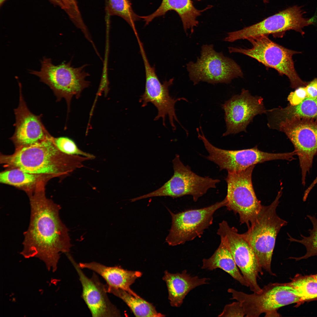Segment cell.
<instances>
[{"label":"cell","mask_w":317,"mask_h":317,"mask_svg":"<svg viewBox=\"0 0 317 317\" xmlns=\"http://www.w3.org/2000/svg\"><path fill=\"white\" fill-rule=\"evenodd\" d=\"M225 198L210 206L174 213L169 209L172 219L171 228L166 239L170 246L183 244L200 237L213 222V215L218 209L226 206Z\"/></svg>","instance_id":"obj_13"},{"label":"cell","mask_w":317,"mask_h":317,"mask_svg":"<svg viewBox=\"0 0 317 317\" xmlns=\"http://www.w3.org/2000/svg\"><path fill=\"white\" fill-rule=\"evenodd\" d=\"M314 276L317 279V274L315 276Z\"/></svg>","instance_id":"obj_38"},{"label":"cell","mask_w":317,"mask_h":317,"mask_svg":"<svg viewBox=\"0 0 317 317\" xmlns=\"http://www.w3.org/2000/svg\"><path fill=\"white\" fill-rule=\"evenodd\" d=\"M186 68L194 85L200 82L228 84L233 79L243 76L240 66L222 52L215 51L213 44L203 45L200 57L195 62L188 63Z\"/></svg>","instance_id":"obj_7"},{"label":"cell","mask_w":317,"mask_h":317,"mask_svg":"<svg viewBox=\"0 0 317 317\" xmlns=\"http://www.w3.org/2000/svg\"><path fill=\"white\" fill-rule=\"evenodd\" d=\"M281 191L270 205H262L255 220L251 224L247 231L243 234L262 268L273 276L275 274L272 271L271 264L276 237L281 229L287 224L276 213Z\"/></svg>","instance_id":"obj_3"},{"label":"cell","mask_w":317,"mask_h":317,"mask_svg":"<svg viewBox=\"0 0 317 317\" xmlns=\"http://www.w3.org/2000/svg\"><path fill=\"white\" fill-rule=\"evenodd\" d=\"M6 0H0V5H1Z\"/></svg>","instance_id":"obj_36"},{"label":"cell","mask_w":317,"mask_h":317,"mask_svg":"<svg viewBox=\"0 0 317 317\" xmlns=\"http://www.w3.org/2000/svg\"><path fill=\"white\" fill-rule=\"evenodd\" d=\"M63 9L68 15L75 14L80 11L76 0H61Z\"/></svg>","instance_id":"obj_32"},{"label":"cell","mask_w":317,"mask_h":317,"mask_svg":"<svg viewBox=\"0 0 317 317\" xmlns=\"http://www.w3.org/2000/svg\"><path fill=\"white\" fill-rule=\"evenodd\" d=\"M279 316V314L278 313L277 311H270L265 313V316Z\"/></svg>","instance_id":"obj_33"},{"label":"cell","mask_w":317,"mask_h":317,"mask_svg":"<svg viewBox=\"0 0 317 317\" xmlns=\"http://www.w3.org/2000/svg\"><path fill=\"white\" fill-rule=\"evenodd\" d=\"M203 269L213 270L222 269L243 286L248 287L242 274L240 272L231 253L224 242L220 239V245L209 258L202 260Z\"/></svg>","instance_id":"obj_23"},{"label":"cell","mask_w":317,"mask_h":317,"mask_svg":"<svg viewBox=\"0 0 317 317\" xmlns=\"http://www.w3.org/2000/svg\"><path fill=\"white\" fill-rule=\"evenodd\" d=\"M211 7L209 6L202 10L196 9L192 0H162L157 9L152 14L141 16L146 25H148L154 18L164 15L168 11H176L180 17L185 32L188 30L192 33L194 28L198 24L197 18L202 12Z\"/></svg>","instance_id":"obj_19"},{"label":"cell","mask_w":317,"mask_h":317,"mask_svg":"<svg viewBox=\"0 0 317 317\" xmlns=\"http://www.w3.org/2000/svg\"><path fill=\"white\" fill-rule=\"evenodd\" d=\"M306 13L303 6L295 5L257 23L228 33L224 40L232 42L239 39H247L250 37L270 34L275 37H281L286 31L291 30L303 36L305 34L303 29L313 23L312 17H305Z\"/></svg>","instance_id":"obj_6"},{"label":"cell","mask_w":317,"mask_h":317,"mask_svg":"<svg viewBox=\"0 0 317 317\" xmlns=\"http://www.w3.org/2000/svg\"><path fill=\"white\" fill-rule=\"evenodd\" d=\"M217 234L225 242L240 269L250 290L255 293L261 291L257 283L259 275H263L262 268L249 243L243 234L238 233L223 220L219 224Z\"/></svg>","instance_id":"obj_12"},{"label":"cell","mask_w":317,"mask_h":317,"mask_svg":"<svg viewBox=\"0 0 317 317\" xmlns=\"http://www.w3.org/2000/svg\"><path fill=\"white\" fill-rule=\"evenodd\" d=\"M275 129L284 132L293 144L298 157L303 185L317 155V119L293 117L280 122Z\"/></svg>","instance_id":"obj_10"},{"label":"cell","mask_w":317,"mask_h":317,"mask_svg":"<svg viewBox=\"0 0 317 317\" xmlns=\"http://www.w3.org/2000/svg\"><path fill=\"white\" fill-rule=\"evenodd\" d=\"M209 153L208 160L218 166L220 170L228 172L241 171L257 163L266 161L282 159L291 161L296 155L295 151L282 153H272L262 151L257 146L249 149L240 150H226L220 149L211 144L203 132L198 134Z\"/></svg>","instance_id":"obj_14"},{"label":"cell","mask_w":317,"mask_h":317,"mask_svg":"<svg viewBox=\"0 0 317 317\" xmlns=\"http://www.w3.org/2000/svg\"><path fill=\"white\" fill-rule=\"evenodd\" d=\"M139 48L144 63L146 77L145 91L140 96L139 102L142 103L143 107L146 106L149 102L152 104L158 110L157 115L154 120L161 118L164 126L166 117L168 115L172 129L174 131L176 128L174 121L180 124L175 113V104L181 100L187 102L188 101L184 97L175 98L170 96L169 88L173 84V79L165 80L162 83L156 74L154 67L149 64L143 46L140 45Z\"/></svg>","instance_id":"obj_15"},{"label":"cell","mask_w":317,"mask_h":317,"mask_svg":"<svg viewBox=\"0 0 317 317\" xmlns=\"http://www.w3.org/2000/svg\"><path fill=\"white\" fill-rule=\"evenodd\" d=\"M255 166L241 171H228L225 180L227 184V209L238 214L241 224L249 228L254 222L262 205L253 187L252 174Z\"/></svg>","instance_id":"obj_8"},{"label":"cell","mask_w":317,"mask_h":317,"mask_svg":"<svg viewBox=\"0 0 317 317\" xmlns=\"http://www.w3.org/2000/svg\"><path fill=\"white\" fill-rule=\"evenodd\" d=\"M313 20V24L316 25L317 26V7L316 8L313 15L312 16Z\"/></svg>","instance_id":"obj_35"},{"label":"cell","mask_w":317,"mask_h":317,"mask_svg":"<svg viewBox=\"0 0 317 317\" xmlns=\"http://www.w3.org/2000/svg\"><path fill=\"white\" fill-rule=\"evenodd\" d=\"M108 293L113 294L123 301L136 317H163L164 315L158 313L155 306L141 297L134 296L121 289L110 287L105 285Z\"/></svg>","instance_id":"obj_24"},{"label":"cell","mask_w":317,"mask_h":317,"mask_svg":"<svg viewBox=\"0 0 317 317\" xmlns=\"http://www.w3.org/2000/svg\"><path fill=\"white\" fill-rule=\"evenodd\" d=\"M54 4L58 5L63 9V5L61 0H50Z\"/></svg>","instance_id":"obj_34"},{"label":"cell","mask_w":317,"mask_h":317,"mask_svg":"<svg viewBox=\"0 0 317 317\" xmlns=\"http://www.w3.org/2000/svg\"><path fill=\"white\" fill-rule=\"evenodd\" d=\"M90 158L70 156L60 151L55 144L53 137L31 146L16 148L10 155H2L1 162L7 167L17 168L41 176H61L83 167Z\"/></svg>","instance_id":"obj_2"},{"label":"cell","mask_w":317,"mask_h":317,"mask_svg":"<svg viewBox=\"0 0 317 317\" xmlns=\"http://www.w3.org/2000/svg\"><path fill=\"white\" fill-rule=\"evenodd\" d=\"M107 9L109 15L121 17L129 25L133 31L136 30L135 22L141 18L133 10L130 0H108Z\"/></svg>","instance_id":"obj_26"},{"label":"cell","mask_w":317,"mask_h":317,"mask_svg":"<svg viewBox=\"0 0 317 317\" xmlns=\"http://www.w3.org/2000/svg\"><path fill=\"white\" fill-rule=\"evenodd\" d=\"M300 91L303 100L307 98L317 97V77L314 78L304 86L300 87Z\"/></svg>","instance_id":"obj_31"},{"label":"cell","mask_w":317,"mask_h":317,"mask_svg":"<svg viewBox=\"0 0 317 317\" xmlns=\"http://www.w3.org/2000/svg\"><path fill=\"white\" fill-rule=\"evenodd\" d=\"M245 315L243 308L237 301L225 305L218 317H244Z\"/></svg>","instance_id":"obj_30"},{"label":"cell","mask_w":317,"mask_h":317,"mask_svg":"<svg viewBox=\"0 0 317 317\" xmlns=\"http://www.w3.org/2000/svg\"><path fill=\"white\" fill-rule=\"evenodd\" d=\"M307 217L311 221L313 225V228L308 230L309 236L306 237L301 234V239L298 240L292 238L289 235V240L291 242L300 243L304 245L306 249V252L305 255L296 258V260L306 259L317 255V219L315 216L308 215Z\"/></svg>","instance_id":"obj_28"},{"label":"cell","mask_w":317,"mask_h":317,"mask_svg":"<svg viewBox=\"0 0 317 317\" xmlns=\"http://www.w3.org/2000/svg\"><path fill=\"white\" fill-rule=\"evenodd\" d=\"M41 176L26 172L17 168H13L1 172V183L12 186L27 191L28 195L32 193Z\"/></svg>","instance_id":"obj_25"},{"label":"cell","mask_w":317,"mask_h":317,"mask_svg":"<svg viewBox=\"0 0 317 317\" xmlns=\"http://www.w3.org/2000/svg\"><path fill=\"white\" fill-rule=\"evenodd\" d=\"M78 274L82 287V297L92 316L97 317H119L120 311L109 300L105 285L102 284L94 273L89 278L78 264L69 253L66 254Z\"/></svg>","instance_id":"obj_17"},{"label":"cell","mask_w":317,"mask_h":317,"mask_svg":"<svg viewBox=\"0 0 317 317\" xmlns=\"http://www.w3.org/2000/svg\"><path fill=\"white\" fill-rule=\"evenodd\" d=\"M78 264L82 269H89L101 276L108 286L122 289L135 296L140 297L131 289L130 286L136 279L141 276V272L128 270L118 266H107L95 262L80 263Z\"/></svg>","instance_id":"obj_20"},{"label":"cell","mask_w":317,"mask_h":317,"mask_svg":"<svg viewBox=\"0 0 317 317\" xmlns=\"http://www.w3.org/2000/svg\"><path fill=\"white\" fill-rule=\"evenodd\" d=\"M41 63L40 71L31 70L30 73L50 87L57 101L65 99L69 112L72 97L79 98L82 91L90 85V82L86 80L90 75L84 69L86 65L74 68L70 62L55 65L50 59L45 57Z\"/></svg>","instance_id":"obj_5"},{"label":"cell","mask_w":317,"mask_h":317,"mask_svg":"<svg viewBox=\"0 0 317 317\" xmlns=\"http://www.w3.org/2000/svg\"><path fill=\"white\" fill-rule=\"evenodd\" d=\"M36 186L29 196L31 213L28 229L24 232L25 258L36 257L43 261L48 271L55 272L60 253H68L71 244L68 230L59 216L60 205L47 198L44 188Z\"/></svg>","instance_id":"obj_1"},{"label":"cell","mask_w":317,"mask_h":317,"mask_svg":"<svg viewBox=\"0 0 317 317\" xmlns=\"http://www.w3.org/2000/svg\"><path fill=\"white\" fill-rule=\"evenodd\" d=\"M268 125L274 128L281 121L293 117L317 119V97L307 98L299 104L267 110Z\"/></svg>","instance_id":"obj_22"},{"label":"cell","mask_w":317,"mask_h":317,"mask_svg":"<svg viewBox=\"0 0 317 317\" xmlns=\"http://www.w3.org/2000/svg\"><path fill=\"white\" fill-rule=\"evenodd\" d=\"M197 1H200L201 0H196ZM263 2L265 3H267L269 2V0H263Z\"/></svg>","instance_id":"obj_37"},{"label":"cell","mask_w":317,"mask_h":317,"mask_svg":"<svg viewBox=\"0 0 317 317\" xmlns=\"http://www.w3.org/2000/svg\"><path fill=\"white\" fill-rule=\"evenodd\" d=\"M252 44L250 48L229 47L230 53H242L254 58L267 68L276 70L280 75L289 79L290 87L294 89L306 86L308 83L301 79L296 72L292 56L301 52L287 49L262 35L247 39Z\"/></svg>","instance_id":"obj_4"},{"label":"cell","mask_w":317,"mask_h":317,"mask_svg":"<svg viewBox=\"0 0 317 317\" xmlns=\"http://www.w3.org/2000/svg\"><path fill=\"white\" fill-rule=\"evenodd\" d=\"M54 143L58 149L63 153L70 156H81L94 159L95 156L80 149L75 141L65 136L53 137Z\"/></svg>","instance_id":"obj_29"},{"label":"cell","mask_w":317,"mask_h":317,"mask_svg":"<svg viewBox=\"0 0 317 317\" xmlns=\"http://www.w3.org/2000/svg\"><path fill=\"white\" fill-rule=\"evenodd\" d=\"M174 174L172 177L161 187L147 194L134 198V202L150 197L169 196L178 198L190 195L194 201L206 193L210 188H215L220 182L217 179L202 177L193 172L188 166H185L176 155L172 161Z\"/></svg>","instance_id":"obj_11"},{"label":"cell","mask_w":317,"mask_h":317,"mask_svg":"<svg viewBox=\"0 0 317 317\" xmlns=\"http://www.w3.org/2000/svg\"><path fill=\"white\" fill-rule=\"evenodd\" d=\"M163 279L166 283L171 306L178 307L182 305L185 297L191 290L208 284L209 279L191 276L185 269L181 273L175 274L165 271Z\"/></svg>","instance_id":"obj_21"},{"label":"cell","mask_w":317,"mask_h":317,"mask_svg":"<svg viewBox=\"0 0 317 317\" xmlns=\"http://www.w3.org/2000/svg\"><path fill=\"white\" fill-rule=\"evenodd\" d=\"M18 105L14 110L15 130L11 139L16 148L28 146L51 137L42 122L41 116L36 115L28 108L19 83Z\"/></svg>","instance_id":"obj_18"},{"label":"cell","mask_w":317,"mask_h":317,"mask_svg":"<svg viewBox=\"0 0 317 317\" xmlns=\"http://www.w3.org/2000/svg\"><path fill=\"white\" fill-rule=\"evenodd\" d=\"M288 284L296 291L301 301L317 298V279L309 276L293 280Z\"/></svg>","instance_id":"obj_27"},{"label":"cell","mask_w":317,"mask_h":317,"mask_svg":"<svg viewBox=\"0 0 317 317\" xmlns=\"http://www.w3.org/2000/svg\"><path fill=\"white\" fill-rule=\"evenodd\" d=\"M232 297L239 301L247 317H257L262 313L277 311L283 306L301 301L296 290L288 283H270L259 293L247 294L230 288Z\"/></svg>","instance_id":"obj_9"},{"label":"cell","mask_w":317,"mask_h":317,"mask_svg":"<svg viewBox=\"0 0 317 317\" xmlns=\"http://www.w3.org/2000/svg\"><path fill=\"white\" fill-rule=\"evenodd\" d=\"M263 98L253 96L242 89L240 94L233 96L221 105L225 112L226 130L222 136L246 131L247 127L254 117L266 113Z\"/></svg>","instance_id":"obj_16"}]
</instances>
